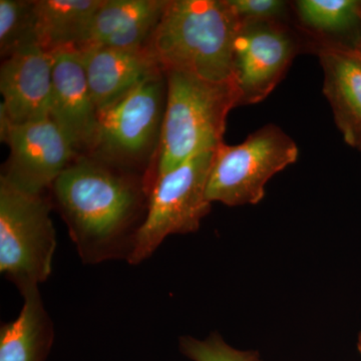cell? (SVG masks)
Returning a JSON list of instances; mask_svg holds the SVG:
<instances>
[{"label": "cell", "instance_id": "cell-1", "mask_svg": "<svg viewBox=\"0 0 361 361\" xmlns=\"http://www.w3.org/2000/svg\"><path fill=\"white\" fill-rule=\"evenodd\" d=\"M85 264L129 262L148 208L149 191L134 180L90 160H78L51 186Z\"/></svg>", "mask_w": 361, "mask_h": 361}, {"label": "cell", "instance_id": "cell-2", "mask_svg": "<svg viewBox=\"0 0 361 361\" xmlns=\"http://www.w3.org/2000/svg\"><path fill=\"white\" fill-rule=\"evenodd\" d=\"M241 23L228 0H169L146 47L163 73L230 82Z\"/></svg>", "mask_w": 361, "mask_h": 361}, {"label": "cell", "instance_id": "cell-3", "mask_svg": "<svg viewBox=\"0 0 361 361\" xmlns=\"http://www.w3.org/2000/svg\"><path fill=\"white\" fill-rule=\"evenodd\" d=\"M167 97L160 132L156 177L223 142L227 116L239 106L235 80L214 82L180 71H165ZM155 177V178H156Z\"/></svg>", "mask_w": 361, "mask_h": 361}, {"label": "cell", "instance_id": "cell-4", "mask_svg": "<svg viewBox=\"0 0 361 361\" xmlns=\"http://www.w3.org/2000/svg\"><path fill=\"white\" fill-rule=\"evenodd\" d=\"M49 213L42 194L0 177V272L21 295L51 276L56 235Z\"/></svg>", "mask_w": 361, "mask_h": 361}, {"label": "cell", "instance_id": "cell-5", "mask_svg": "<svg viewBox=\"0 0 361 361\" xmlns=\"http://www.w3.org/2000/svg\"><path fill=\"white\" fill-rule=\"evenodd\" d=\"M298 154L296 142L273 123L241 144L223 142L214 151L207 198L230 207L255 205L264 198L268 180L295 163Z\"/></svg>", "mask_w": 361, "mask_h": 361}, {"label": "cell", "instance_id": "cell-6", "mask_svg": "<svg viewBox=\"0 0 361 361\" xmlns=\"http://www.w3.org/2000/svg\"><path fill=\"white\" fill-rule=\"evenodd\" d=\"M213 158L214 151L205 152L155 178L146 219L128 263L144 262L170 235L198 231L212 204L207 198V185Z\"/></svg>", "mask_w": 361, "mask_h": 361}, {"label": "cell", "instance_id": "cell-7", "mask_svg": "<svg viewBox=\"0 0 361 361\" xmlns=\"http://www.w3.org/2000/svg\"><path fill=\"white\" fill-rule=\"evenodd\" d=\"M0 135L11 149L2 177L30 194L51 188L77 154L51 118L14 125L0 116Z\"/></svg>", "mask_w": 361, "mask_h": 361}, {"label": "cell", "instance_id": "cell-8", "mask_svg": "<svg viewBox=\"0 0 361 361\" xmlns=\"http://www.w3.org/2000/svg\"><path fill=\"white\" fill-rule=\"evenodd\" d=\"M163 75L149 78L97 111L92 149L106 156L108 161L135 160L147 151L163 122Z\"/></svg>", "mask_w": 361, "mask_h": 361}, {"label": "cell", "instance_id": "cell-9", "mask_svg": "<svg viewBox=\"0 0 361 361\" xmlns=\"http://www.w3.org/2000/svg\"><path fill=\"white\" fill-rule=\"evenodd\" d=\"M297 51L281 21L242 23L234 44V80L239 106L260 103L281 82Z\"/></svg>", "mask_w": 361, "mask_h": 361}, {"label": "cell", "instance_id": "cell-10", "mask_svg": "<svg viewBox=\"0 0 361 361\" xmlns=\"http://www.w3.org/2000/svg\"><path fill=\"white\" fill-rule=\"evenodd\" d=\"M52 56L37 42L4 59L0 116L14 125L51 118Z\"/></svg>", "mask_w": 361, "mask_h": 361}, {"label": "cell", "instance_id": "cell-11", "mask_svg": "<svg viewBox=\"0 0 361 361\" xmlns=\"http://www.w3.org/2000/svg\"><path fill=\"white\" fill-rule=\"evenodd\" d=\"M51 120L77 152L92 149L97 135V109L82 54L78 47H65L51 52Z\"/></svg>", "mask_w": 361, "mask_h": 361}, {"label": "cell", "instance_id": "cell-12", "mask_svg": "<svg viewBox=\"0 0 361 361\" xmlns=\"http://www.w3.org/2000/svg\"><path fill=\"white\" fill-rule=\"evenodd\" d=\"M78 49L97 111L115 103L144 80L163 73L146 47L135 49L85 47Z\"/></svg>", "mask_w": 361, "mask_h": 361}, {"label": "cell", "instance_id": "cell-13", "mask_svg": "<svg viewBox=\"0 0 361 361\" xmlns=\"http://www.w3.org/2000/svg\"><path fill=\"white\" fill-rule=\"evenodd\" d=\"M169 0H103L84 44L116 49H142L155 32Z\"/></svg>", "mask_w": 361, "mask_h": 361}, {"label": "cell", "instance_id": "cell-14", "mask_svg": "<svg viewBox=\"0 0 361 361\" xmlns=\"http://www.w3.org/2000/svg\"><path fill=\"white\" fill-rule=\"evenodd\" d=\"M323 92L344 141L353 146L361 128V54L355 47L329 45L319 51Z\"/></svg>", "mask_w": 361, "mask_h": 361}, {"label": "cell", "instance_id": "cell-15", "mask_svg": "<svg viewBox=\"0 0 361 361\" xmlns=\"http://www.w3.org/2000/svg\"><path fill=\"white\" fill-rule=\"evenodd\" d=\"M23 297L20 314L0 329V361H45L51 353L54 323L39 287L25 292Z\"/></svg>", "mask_w": 361, "mask_h": 361}, {"label": "cell", "instance_id": "cell-16", "mask_svg": "<svg viewBox=\"0 0 361 361\" xmlns=\"http://www.w3.org/2000/svg\"><path fill=\"white\" fill-rule=\"evenodd\" d=\"M103 0H37L35 42L47 52L84 44L90 23Z\"/></svg>", "mask_w": 361, "mask_h": 361}, {"label": "cell", "instance_id": "cell-17", "mask_svg": "<svg viewBox=\"0 0 361 361\" xmlns=\"http://www.w3.org/2000/svg\"><path fill=\"white\" fill-rule=\"evenodd\" d=\"M297 13L304 25L326 35H345L361 30V1L299 0Z\"/></svg>", "mask_w": 361, "mask_h": 361}, {"label": "cell", "instance_id": "cell-18", "mask_svg": "<svg viewBox=\"0 0 361 361\" xmlns=\"http://www.w3.org/2000/svg\"><path fill=\"white\" fill-rule=\"evenodd\" d=\"M35 42V4L27 0H0V54L6 59Z\"/></svg>", "mask_w": 361, "mask_h": 361}, {"label": "cell", "instance_id": "cell-19", "mask_svg": "<svg viewBox=\"0 0 361 361\" xmlns=\"http://www.w3.org/2000/svg\"><path fill=\"white\" fill-rule=\"evenodd\" d=\"M180 350L192 361H260L257 353L232 348L218 334H212L204 341L180 337Z\"/></svg>", "mask_w": 361, "mask_h": 361}, {"label": "cell", "instance_id": "cell-20", "mask_svg": "<svg viewBox=\"0 0 361 361\" xmlns=\"http://www.w3.org/2000/svg\"><path fill=\"white\" fill-rule=\"evenodd\" d=\"M228 4L241 23L281 21L288 9L282 0H228Z\"/></svg>", "mask_w": 361, "mask_h": 361}, {"label": "cell", "instance_id": "cell-21", "mask_svg": "<svg viewBox=\"0 0 361 361\" xmlns=\"http://www.w3.org/2000/svg\"><path fill=\"white\" fill-rule=\"evenodd\" d=\"M351 147L360 149L361 152V128L357 130V133H356L355 140H353V146Z\"/></svg>", "mask_w": 361, "mask_h": 361}, {"label": "cell", "instance_id": "cell-22", "mask_svg": "<svg viewBox=\"0 0 361 361\" xmlns=\"http://www.w3.org/2000/svg\"><path fill=\"white\" fill-rule=\"evenodd\" d=\"M355 47H356V49H358V51H360L361 54V35L357 42H355Z\"/></svg>", "mask_w": 361, "mask_h": 361}, {"label": "cell", "instance_id": "cell-23", "mask_svg": "<svg viewBox=\"0 0 361 361\" xmlns=\"http://www.w3.org/2000/svg\"><path fill=\"white\" fill-rule=\"evenodd\" d=\"M358 349H360V353H361V332L360 334V338H358Z\"/></svg>", "mask_w": 361, "mask_h": 361}]
</instances>
